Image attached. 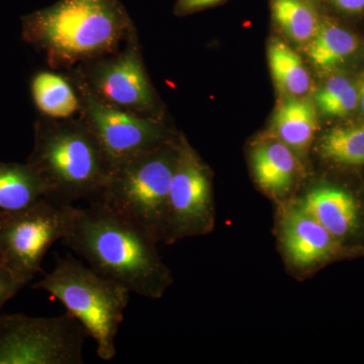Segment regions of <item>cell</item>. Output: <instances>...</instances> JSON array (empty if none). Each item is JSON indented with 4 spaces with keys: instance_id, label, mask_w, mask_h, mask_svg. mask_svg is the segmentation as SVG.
<instances>
[{
    "instance_id": "6da1fadb",
    "label": "cell",
    "mask_w": 364,
    "mask_h": 364,
    "mask_svg": "<svg viewBox=\"0 0 364 364\" xmlns=\"http://www.w3.org/2000/svg\"><path fill=\"white\" fill-rule=\"evenodd\" d=\"M62 243L95 272L143 298H162L173 282L156 239L104 203L77 208Z\"/></svg>"
},
{
    "instance_id": "7a4b0ae2",
    "label": "cell",
    "mask_w": 364,
    "mask_h": 364,
    "mask_svg": "<svg viewBox=\"0 0 364 364\" xmlns=\"http://www.w3.org/2000/svg\"><path fill=\"white\" fill-rule=\"evenodd\" d=\"M136 28L121 0H59L23 18L26 39L53 68H71L119 51Z\"/></svg>"
},
{
    "instance_id": "3957f363",
    "label": "cell",
    "mask_w": 364,
    "mask_h": 364,
    "mask_svg": "<svg viewBox=\"0 0 364 364\" xmlns=\"http://www.w3.org/2000/svg\"><path fill=\"white\" fill-rule=\"evenodd\" d=\"M28 164L44 183L46 198L69 205L79 200L98 202L111 172L81 117L40 121Z\"/></svg>"
},
{
    "instance_id": "277c9868",
    "label": "cell",
    "mask_w": 364,
    "mask_h": 364,
    "mask_svg": "<svg viewBox=\"0 0 364 364\" xmlns=\"http://www.w3.org/2000/svg\"><path fill=\"white\" fill-rule=\"evenodd\" d=\"M33 287L61 301L67 313L95 340L100 358L112 360L116 356L117 332L130 301L131 293L126 287L72 256H58L52 272Z\"/></svg>"
},
{
    "instance_id": "5b68a950",
    "label": "cell",
    "mask_w": 364,
    "mask_h": 364,
    "mask_svg": "<svg viewBox=\"0 0 364 364\" xmlns=\"http://www.w3.org/2000/svg\"><path fill=\"white\" fill-rule=\"evenodd\" d=\"M179 136L112 167L102 203L143 227L161 242L172 178L178 158Z\"/></svg>"
},
{
    "instance_id": "8992f818",
    "label": "cell",
    "mask_w": 364,
    "mask_h": 364,
    "mask_svg": "<svg viewBox=\"0 0 364 364\" xmlns=\"http://www.w3.org/2000/svg\"><path fill=\"white\" fill-rule=\"evenodd\" d=\"M76 210L44 198L25 210L0 215V264L26 286L43 272L53 244L66 236Z\"/></svg>"
},
{
    "instance_id": "52a82bcc",
    "label": "cell",
    "mask_w": 364,
    "mask_h": 364,
    "mask_svg": "<svg viewBox=\"0 0 364 364\" xmlns=\"http://www.w3.org/2000/svg\"><path fill=\"white\" fill-rule=\"evenodd\" d=\"M87 333L70 314H0V364H82Z\"/></svg>"
},
{
    "instance_id": "ba28073f",
    "label": "cell",
    "mask_w": 364,
    "mask_h": 364,
    "mask_svg": "<svg viewBox=\"0 0 364 364\" xmlns=\"http://www.w3.org/2000/svg\"><path fill=\"white\" fill-rule=\"evenodd\" d=\"M80 98V117L97 139L109 168L176 140L159 117L136 116L105 104L73 73Z\"/></svg>"
},
{
    "instance_id": "9c48e42d",
    "label": "cell",
    "mask_w": 364,
    "mask_h": 364,
    "mask_svg": "<svg viewBox=\"0 0 364 364\" xmlns=\"http://www.w3.org/2000/svg\"><path fill=\"white\" fill-rule=\"evenodd\" d=\"M212 173L202 158L179 136L178 158L170 188L161 242L205 236L214 230Z\"/></svg>"
},
{
    "instance_id": "30bf717a",
    "label": "cell",
    "mask_w": 364,
    "mask_h": 364,
    "mask_svg": "<svg viewBox=\"0 0 364 364\" xmlns=\"http://www.w3.org/2000/svg\"><path fill=\"white\" fill-rule=\"evenodd\" d=\"M74 74L105 104L136 116L157 117V98L144 66L136 32L122 51L79 66Z\"/></svg>"
},
{
    "instance_id": "8fae6325",
    "label": "cell",
    "mask_w": 364,
    "mask_h": 364,
    "mask_svg": "<svg viewBox=\"0 0 364 364\" xmlns=\"http://www.w3.org/2000/svg\"><path fill=\"white\" fill-rule=\"evenodd\" d=\"M279 207L277 236L294 272H312L336 255L340 242L293 200Z\"/></svg>"
},
{
    "instance_id": "7c38bea8",
    "label": "cell",
    "mask_w": 364,
    "mask_h": 364,
    "mask_svg": "<svg viewBox=\"0 0 364 364\" xmlns=\"http://www.w3.org/2000/svg\"><path fill=\"white\" fill-rule=\"evenodd\" d=\"M251 169L258 186L279 205L291 202L305 166L282 141L269 135L250 148Z\"/></svg>"
},
{
    "instance_id": "4fadbf2b",
    "label": "cell",
    "mask_w": 364,
    "mask_h": 364,
    "mask_svg": "<svg viewBox=\"0 0 364 364\" xmlns=\"http://www.w3.org/2000/svg\"><path fill=\"white\" fill-rule=\"evenodd\" d=\"M293 200L339 242L358 231L359 205L346 189L315 184Z\"/></svg>"
},
{
    "instance_id": "5bb4252c",
    "label": "cell",
    "mask_w": 364,
    "mask_h": 364,
    "mask_svg": "<svg viewBox=\"0 0 364 364\" xmlns=\"http://www.w3.org/2000/svg\"><path fill=\"white\" fill-rule=\"evenodd\" d=\"M315 107L306 98L287 97L272 119V135L293 151L304 166L317 130Z\"/></svg>"
},
{
    "instance_id": "9a60e30c",
    "label": "cell",
    "mask_w": 364,
    "mask_h": 364,
    "mask_svg": "<svg viewBox=\"0 0 364 364\" xmlns=\"http://www.w3.org/2000/svg\"><path fill=\"white\" fill-rule=\"evenodd\" d=\"M44 198V183L28 163L0 162V215L25 210Z\"/></svg>"
},
{
    "instance_id": "2e32d148",
    "label": "cell",
    "mask_w": 364,
    "mask_h": 364,
    "mask_svg": "<svg viewBox=\"0 0 364 364\" xmlns=\"http://www.w3.org/2000/svg\"><path fill=\"white\" fill-rule=\"evenodd\" d=\"M33 102L44 116L71 119L80 112V98L71 79L55 72H39L32 81Z\"/></svg>"
},
{
    "instance_id": "e0dca14e",
    "label": "cell",
    "mask_w": 364,
    "mask_h": 364,
    "mask_svg": "<svg viewBox=\"0 0 364 364\" xmlns=\"http://www.w3.org/2000/svg\"><path fill=\"white\" fill-rule=\"evenodd\" d=\"M359 41L343 26L321 21L313 39L306 45L311 62L322 70L342 65L358 51Z\"/></svg>"
},
{
    "instance_id": "ac0fdd59",
    "label": "cell",
    "mask_w": 364,
    "mask_h": 364,
    "mask_svg": "<svg viewBox=\"0 0 364 364\" xmlns=\"http://www.w3.org/2000/svg\"><path fill=\"white\" fill-rule=\"evenodd\" d=\"M268 62L277 87L287 97H304L312 88V79L301 57L280 40L268 47Z\"/></svg>"
},
{
    "instance_id": "d6986e66",
    "label": "cell",
    "mask_w": 364,
    "mask_h": 364,
    "mask_svg": "<svg viewBox=\"0 0 364 364\" xmlns=\"http://www.w3.org/2000/svg\"><path fill=\"white\" fill-rule=\"evenodd\" d=\"M272 18L289 40L308 45L317 32L321 21L309 0H272Z\"/></svg>"
},
{
    "instance_id": "ffe728a7",
    "label": "cell",
    "mask_w": 364,
    "mask_h": 364,
    "mask_svg": "<svg viewBox=\"0 0 364 364\" xmlns=\"http://www.w3.org/2000/svg\"><path fill=\"white\" fill-rule=\"evenodd\" d=\"M318 152L323 159L345 166L364 164V124L339 126L321 136Z\"/></svg>"
},
{
    "instance_id": "44dd1931",
    "label": "cell",
    "mask_w": 364,
    "mask_h": 364,
    "mask_svg": "<svg viewBox=\"0 0 364 364\" xmlns=\"http://www.w3.org/2000/svg\"><path fill=\"white\" fill-rule=\"evenodd\" d=\"M315 102L323 116L346 117L358 107V88L346 76H333L318 88Z\"/></svg>"
},
{
    "instance_id": "7402d4cb",
    "label": "cell",
    "mask_w": 364,
    "mask_h": 364,
    "mask_svg": "<svg viewBox=\"0 0 364 364\" xmlns=\"http://www.w3.org/2000/svg\"><path fill=\"white\" fill-rule=\"evenodd\" d=\"M25 287L4 265L0 264V310Z\"/></svg>"
},
{
    "instance_id": "603a6c76",
    "label": "cell",
    "mask_w": 364,
    "mask_h": 364,
    "mask_svg": "<svg viewBox=\"0 0 364 364\" xmlns=\"http://www.w3.org/2000/svg\"><path fill=\"white\" fill-rule=\"evenodd\" d=\"M226 0H177L174 14L177 16H186L219 6Z\"/></svg>"
},
{
    "instance_id": "cb8c5ba5",
    "label": "cell",
    "mask_w": 364,
    "mask_h": 364,
    "mask_svg": "<svg viewBox=\"0 0 364 364\" xmlns=\"http://www.w3.org/2000/svg\"><path fill=\"white\" fill-rule=\"evenodd\" d=\"M340 11L348 14H358L364 11V0H332Z\"/></svg>"
},
{
    "instance_id": "d4e9b609",
    "label": "cell",
    "mask_w": 364,
    "mask_h": 364,
    "mask_svg": "<svg viewBox=\"0 0 364 364\" xmlns=\"http://www.w3.org/2000/svg\"><path fill=\"white\" fill-rule=\"evenodd\" d=\"M358 107L364 116V80L358 88Z\"/></svg>"
}]
</instances>
